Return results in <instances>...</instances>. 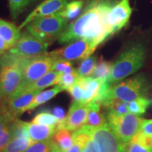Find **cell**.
<instances>
[{
    "mask_svg": "<svg viewBox=\"0 0 152 152\" xmlns=\"http://www.w3.org/2000/svg\"><path fill=\"white\" fill-rule=\"evenodd\" d=\"M83 152H98L97 147H96V144L91 139L90 142L87 144L86 147L83 149Z\"/></svg>",
    "mask_w": 152,
    "mask_h": 152,
    "instance_id": "obj_39",
    "label": "cell"
},
{
    "mask_svg": "<svg viewBox=\"0 0 152 152\" xmlns=\"http://www.w3.org/2000/svg\"><path fill=\"white\" fill-rule=\"evenodd\" d=\"M98 46V44L94 41L80 39L73 42L61 49L49 53L56 61L64 60L73 61L75 60H83L90 56Z\"/></svg>",
    "mask_w": 152,
    "mask_h": 152,
    "instance_id": "obj_8",
    "label": "cell"
},
{
    "mask_svg": "<svg viewBox=\"0 0 152 152\" xmlns=\"http://www.w3.org/2000/svg\"><path fill=\"white\" fill-rule=\"evenodd\" d=\"M92 140L98 152H126L127 147L120 141L108 123L93 130Z\"/></svg>",
    "mask_w": 152,
    "mask_h": 152,
    "instance_id": "obj_10",
    "label": "cell"
},
{
    "mask_svg": "<svg viewBox=\"0 0 152 152\" xmlns=\"http://www.w3.org/2000/svg\"><path fill=\"white\" fill-rule=\"evenodd\" d=\"M140 131L144 134L152 136V119L143 120Z\"/></svg>",
    "mask_w": 152,
    "mask_h": 152,
    "instance_id": "obj_37",
    "label": "cell"
},
{
    "mask_svg": "<svg viewBox=\"0 0 152 152\" xmlns=\"http://www.w3.org/2000/svg\"><path fill=\"white\" fill-rule=\"evenodd\" d=\"M50 152H64L62 151L61 149H60L59 147H58V146L56 145V144H54V145H53V147H52V150H51V151Z\"/></svg>",
    "mask_w": 152,
    "mask_h": 152,
    "instance_id": "obj_41",
    "label": "cell"
},
{
    "mask_svg": "<svg viewBox=\"0 0 152 152\" xmlns=\"http://www.w3.org/2000/svg\"><path fill=\"white\" fill-rule=\"evenodd\" d=\"M88 111V105L73 102L65 120L56 127V129L64 128L71 132L79 130L86 123Z\"/></svg>",
    "mask_w": 152,
    "mask_h": 152,
    "instance_id": "obj_12",
    "label": "cell"
},
{
    "mask_svg": "<svg viewBox=\"0 0 152 152\" xmlns=\"http://www.w3.org/2000/svg\"><path fill=\"white\" fill-rule=\"evenodd\" d=\"M60 75L61 73H57L56 71H52L49 72V73H47L45 75H43L42 77H40V78L38 79L37 80L35 81L34 83L27 85L24 88L20 90L16 94L24 92H35V91L42 92L47 87L58 84Z\"/></svg>",
    "mask_w": 152,
    "mask_h": 152,
    "instance_id": "obj_16",
    "label": "cell"
},
{
    "mask_svg": "<svg viewBox=\"0 0 152 152\" xmlns=\"http://www.w3.org/2000/svg\"><path fill=\"white\" fill-rule=\"evenodd\" d=\"M131 14L130 0H121L111 7L107 16V24L111 35L128 23Z\"/></svg>",
    "mask_w": 152,
    "mask_h": 152,
    "instance_id": "obj_11",
    "label": "cell"
},
{
    "mask_svg": "<svg viewBox=\"0 0 152 152\" xmlns=\"http://www.w3.org/2000/svg\"><path fill=\"white\" fill-rule=\"evenodd\" d=\"M67 91L69 92V94L71 95L72 98H73V102L80 103L83 94V88L80 82L79 81V78L78 80L77 81V83Z\"/></svg>",
    "mask_w": 152,
    "mask_h": 152,
    "instance_id": "obj_34",
    "label": "cell"
},
{
    "mask_svg": "<svg viewBox=\"0 0 152 152\" xmlns=\"http://www.w3.org/2000/svg\"><path fill=\"white\" fill-rule=\"evenodd\" d=\"M83 6V0H75V1L68 3L66 7L58 13L66 20H71V19L76 18L80 14Z\"/></svg>",
    "mask_w": 152,
    "mask_h": 152,
    "instance_id": "obj_22",
    "label": "cell"
},
{
    "mask_svg": "<svg viewBox=\"0 0 152 152\" xmlns=\"http://www.w3.org/2000/svg\"><path fill=\"white\" fill-rule=\"evenodd\" d=\"M20 137H29L26 128V122L20 121L18 118L11 125V139Z\"/></svg>",
    "mask_w": 152,
    "mask_h": 152,
    "instance_id": "obj_31",
    "label": "cell"
},
{
    "mask_svg": "<svg viewBox=\"0 0 152 152\" xmlns=\"http://www.w3.org/2000/svg\"><path fill=\"white\" fill-rule=\"evenodd\" d=\"M11 49V47L0 37V56L9 52Z\"/></svg>",
    "mask_w": 152,
    "mask_h": 152,
    "instance_id": "obj_40",
    "label": "cell"
},
{
    "mask_svg": "<svg viewBox=\"0 0 152 152\" xmlns=\"http://www.w3.org/2000/svg\"><path fill=\"white\" fill-rule=\"evenodd\" d=\"M89 111L87 113V121L85 125L87 128L94 130L106 123H107V119L105 115L101 112V104L99 102H92L88 104Z\"/></svg>",
    "mask_w": 152,
    "mask_h": 152,
    "instance_id": "obj_18",
    "label": "cell"
},
{
    "mask_svg": "<svg viewBox=\"0 0 152 152\" xmlns=\"http://www.w3.org/2000/svg\"><path fill=\"white\" fill-rule=\"evenodd\" d=\"M52 71L61 74L71 73L75 71L73 67L71 61L64 60H56L53 66Z\"/></svg>",
    "mask_w": 152,
    "mask_h": 152,
    "instance_id": "obj_33",
    "label": "cell"
},
{
    "mask_svg": "<svg viewBox=\"0 0 152 152\" xmlns=\"http://www.w3.org/2000/svg\"><path fill=\"white\" fill-rule=\"evenodd\" d=\"M21 35L18 27L12 23L0 18V37L4 40L11 48H13Z\"/></svg>",
    "mask_w": 152,
    "mask_h": 152,
    "instance_id": "obj_17",
    "label": "cell"
},
{
    "mask_svg": "<svg viewBox=\"0 0 152 152\" xmlns=\"http://www.w3.org/2000/svg\"><path fill=\"white\" fill-rule=\"evenodd\" d=\"M50 44L41 41L27 30L22 32L16 45L9 51L15 56L26 58H32L47 52Z\"/></svg>",
    "mask_w": 152,
    "mask_h": 152,
    "instance_id": "obj_9",
    "label": "cell"
},
{
    "mask_svg": "<svg viewBox=\"0 0 152 152\" xmlns=\"http://www.w3.org/2000/svg\"><path fill=\"white\" fill-rule=\"evenodd\" d=\"M113 6L111 0H94L83 14L66 26L58 38V42L66 44L85 39L101 45L111 35L107 24V16Z\"/></svg>",
    "mask_w": 152,
    "mask_h": 152,
    "instance_id": "obj_1",
    "label": "cell"
},
{
    "mask_svg": "<svg viewBox=\"0 0 152 152\" xmlns=\"http://www.w3.org/2000/svg\"><path fill=\"white\" fill-rule=\"evenodd\" d=\"M133 140L137 142L143 147L147 148L152 151V136L146 134L142 132H139L137 134L134 136Z\"/></svg>",
    "mask_w": 152,
    "mask_h": 152,
    "instance_id": "obj_35",
    "label": "cell"
},
{
    "mask_svg": "<svg viewBox=\"0 0 152 152\" xmlns=\"http://www.w3.org/2000/svg\"><path fill=\"white\" fill-rule=\"evenodd\" d=\"M113 64L105 60H100L96 63L94 71L90 76L94 79L107 80L111 74Z\"/></svg>",
    "mask_w": 152,
    "mask_h": 152,
    "instance_id": "obj_23",
    "label": "cell"
},
{
    "mask_svg": "<svg viewBox=\"0 0 152 152\" xmlns=\"http://www.w3.org/2000/svg\"><path fill=\"white\" fill-rule=\"evenodd\" d=\"M126 152H152V151L143 147L135 140H132L127 146Z\"/></svg>",
    "mask_w": 152,
    "mask_h": 152,
    "instance_id": "obj_36",
    "label": "cell"
},
{
    "mask_svg": "<svg viewBox=\"0 0 152 152\" xmlns=\"http://www.w3.org/2000/svg\"><path fill=\"white\" fill-rule=\"evenodd\" d=\"M23 80V68L17 65L0 67V105L8 102L20 89Z\"/></svg>",
    "mask_w": 152,
    "mask_h": 152,
    "instance_id": "obj_6",
    "label": "cell"
},
{
    "mask_svg": "<svg viewBox=\"0 0 152 152\" xmlns=\"http://www.w3.org/2000/svg\"><path fill=\"white\" fill-rule=\"evenodd\" d=\"M151 104L150 100L146 97L138 99L135 101L128 102V109L131 113L140 115L146 112V110Z\"/></svg>",
    "mask_w": 152,
    "mask_h": 152,
    "instance_id": "obj_27",
    "label": "cell"
},
{
    "mask_svg": "<svg viewBox=\"0 0 152 152\" xmlns=\"http://www.w3.org/2000/svg\"><path fill=\"white\" fill-rule=\"evenodd\" d=\"M40 92H24L16 94L8 101L6 104L0 106H6L8 111L15 117L18 118L19 115L28 111L30 104L32 103L35 96Z\"/></svg>",
    "mask_w": 152,
    "mask_h": 152,
    "instance_id": "obj_14",
    "label": "cell"
},
{
    "mask_svg": "<svg viewBox=\"0 0 152 152\" xmlns=\"http://www.w3.org/2000/svg\"><path fill=\"white\" fill-rule=\"evenodd\" d=\"M97 61L96 57L94 56H90L85 59L82 60L76 72L80 77H90L94 71Z\"/></svg>",
    "mask_w": 152,
    "mask_h": 152,
    "instance_id": "obj_24",
    "label": "cell"
},
{
    "mask_svg": "<svg viewBox=\"0 0 152 152\" xmlns=\"http://www.w3.org/2000/svg\"><path fill=\"white\" fill-rule=\"evenodd\" d=\"M147 90L146 78L138 75L121 83L111 85L104 93L101 100V105L111 99H119L125 102H131L138 99L145 97Z\"/></svg>",
    "mask_w": 152,
    "mask_h": 152,
    "instance_id": "obj_3",
    "label": "cell"
},
{
    "mask_svg": "<svg viewBox=\"0 0 152 152\" xmlns=\"http://www.w3.org/2000/svg\"><path fill=\"white\" fill-rule=\"evenodd\" d=\"M67 21L59 13L34 19L26 26V30L39 40L50 44L58 39L66 29Z\"/></svg>",
    "mask_w": 152,
    "mask_h": 152,
    "instance_id": "obj_4",
    "label": "cell"
},
{
    "mask_svg": "<svg viewBox=\"0 0 152 152\" xmlns=\"http://www.w3.org/2000/svg\"><path fill=\"white\" fill-rule=\"evenodd\" d=\"M17 118L4 106H0V137Z\"/></svg>",
    "mask_w": 152,
    "mask_h": 152,
    "instance_id": "obj_26",
    "label": "cell"
},
{
    "mask_svg": "<svg viewBox=\"0 0 152 152\" xmlns=\"http://www.w3.org/2000/svg\"><path fill=\"white\" fill-rule=\"evenodd\" d=\"M32 123L43 125H48V126L56 127L58 125V121L53 114L49 112L42 111L37 113L34 117Z\"/></svg>",
    "mask_w": 152,
    "mask_h": 152,
    "instance_id": "obj_28",
    "label": "cell"
},
{
    "mask_svg": "<svg viewBox=\"0 0 152 152\" xmlns=\"http://www.w3.org/2000/svg\"><path fill=\"white\" fill-rule=\"evenodd\" d=\"M102 105L109 109V112L117 115H125L129 113L128 102H125L116 99L108 101Z\"/></svg>",
    "mask_w": 152,
    "mask_h": 152,
    "instance_id": "obj_25",
    "label": "cell"
},
{
    "mask_svg": "<svg viewBox=\"0 0 152 152\" xmlns=\"http://www.w3.org/2000/svg\"><path fill=\"white\" fill-rule=\"evenodd\" d=\"M52 140L64 152L68 151L73 144V134L66 129H56Z\"/></svg>",
    "mask_w": 152,
    "mask_h": 152,
    "instance_id": "obj_19",
    "label": "cell"
},
{
    "mask_svg": "<svg viewBox=\"0 0 152 152\" xmlns=\"http://www.w3.org/2000/svg\"><path fill=\"white\" fill-rule=\"evenodd\" d=\"M32 1H35V0H32Z\"/></svg>",
    "mask_w": 152,
    "mask_h": 152,
    "instance_id": "obj_42",
    "label": "cell"
},
{
    "mask_svg": "<svg viewBox=\"0 0 152 152\" xmlns=\"http://www.w3.org/2000/svg\"><path fill=\"white\" fill-rule=\"evenodd\" d=\"M54 144L52 139L42 142H33L24 152H50Z\"/></svg>",
    "mask_w": 152,
    "mask_h": 152,
    "instance_id": "obj_32",
    "label": "cell"
},
{
    "mask_svg": "<svg viewBox=\"0 0 152 152\" xmlns=\"http://www.w3.org/2000/svg\"><path fill=\"white\" fill-rule=\"evenodd\" d=\"M63 90H64L62 89V87L57 85V86L53 87L50 90L42 91V92H39L35 96L32 103L30 104L28 111H32V110L37 108V106L46 103L47 102H48V101L52 99V98H54V96H56L58 93L61 92Z\"/></svg>",
    "mask_w": 152,
    "mask_h": 152,
    "instance_id": "obj_20",
    "label": "cell"
},
{
    "mask_svg": "<svg viewBox=\"0 0 152 152\" xmlns=\"http://www.w3.org/2000/svg\"><path fill=\"white\" fill-rule=\"evenodd\" d=\"M106 119L115 135L126 147L140 132L144 120L136 114L117 115L111 112L108 113Z\"/></svg>",
    "mask_w": 152,
    "mask_h": 152,
    "instance_id": "obj_5",
    "label": "cell"
},
{
    "mask_svg": "<svg viewBox=\"0 0 152 152\" xmlns=\"http://www.w3.org/2000/svg\"><path fill=\"white\" fill-rule=\"evenodd\" d=\"M33 144L30 137L11 139L1 152H24Z\"/></svg>",
    "mask_w": 152,
    "mask_h": 152,
    "instance_id": "obj_21",
    "label": "cell"
},
{
    "mask_svg": "<svg viewBox=\"0 0 152 152\" xmlns=\"http://www.w3.org/2000/svg\"><path fill=\"white\" fill-rule=\"evenodd\" d=\"M68 0H45L28 15L18 28L21 30L34 19L56 14L61 11L68 4Z\"/></svg>",
    "mask_w": 152,
    "mask_h": 152,
    "instance_id": "obj_13",
    "label": "cell"
},
{
    "mask_svg": "<svg viewBox=\"0 0 152 152\" xmlns=\"http://www.w3.org/2000/svg\"><path fill=\"white\" fill-rule=\"evenodd\" d=\"M144 59L145 49L142 45H136L129 47L113 64L107 82L111 85L136 73L142 67Z\"/></svg>",
    "mask_w": 152,
    "mask_h": 152,
    "instance_id": "obj_2",
    "label": "cell"
},
{
    "mask_svg": "<svg viewBox=\"0 0 152 152\" xmlns=\"http://www.w3.org/2000/svg\"><path fill=\"white\" fill-rule=\"evenodd\" d=\"M26 128L29 137L33 142H42L52 139L56 130V127L55 126L36 124L32 122H26Z\"/></svg>",
    "mask_w": 152,
    "mask_h": 152,
    "instance_id": "obj_15",
    "label": "cell"
},
{
    "mask_svg": "<svg viewBox=\"0 0 152 152\" xmlns=\"http://www.w3.org/2000/svg\"><path fill=\"white\" fill-rule=\"evenodd\" d=\"M53 115L56 118L57 120H58V125L64 122V121L65 120L66 116L65 114V111H64V109H62L61 107H55L54 109H53ZM58 125H57V126H58Z\"/></svg>",
    "mask_w": 152,
    "mask_h": 152,
    "instance_id": "obj_38",
    "label": "cell"
},
{
    "mask_svg": "<svg viewBox=\"0 0 152 152\" xmlns=\"http://www.w3.org/2000/svg\"><path fill=\"white\" fill-rule=\"evenodd\" d=\"M80 76L76 71L68 74H61L57 85L62 87L64 90H69L72 86L77 83Z\"/></svg>",
    "mask_w": 152,
    "mask_h": 152,
    "instance_id": "obj_29",
    "label": "cell"
},
{
    "mask_svg": "<svg viewBox=\"0 0 152 152\" xmlns=\"http://www.w3.org/2000/svg\"><path fill=\"white\" fill-rule=\"evenodd\" d=\"M55 61L56 59L48 52L29 58L23 68V80L18 91L52 71Z\"/></svg>",
    "mask_w": 152,
    "mask_h": 152,
    "instance_id": "obj_7",
    "label": "cell"
},
{
    "mask_svg": "<svg viewBox=\"0 0 152 152\" xmlns=\"http://www.w3.org/2000/svg\"><path fill=\"white\" fill-rule=\"evenodd\" d=\"M8 1L11 16L16 19L32 0H8Z\"/></svg>",
    "mask_w": 152,
    "mask_h": 152,
    "instance_id": "obj_30",
    "label": "cell"
}]
</instances>
